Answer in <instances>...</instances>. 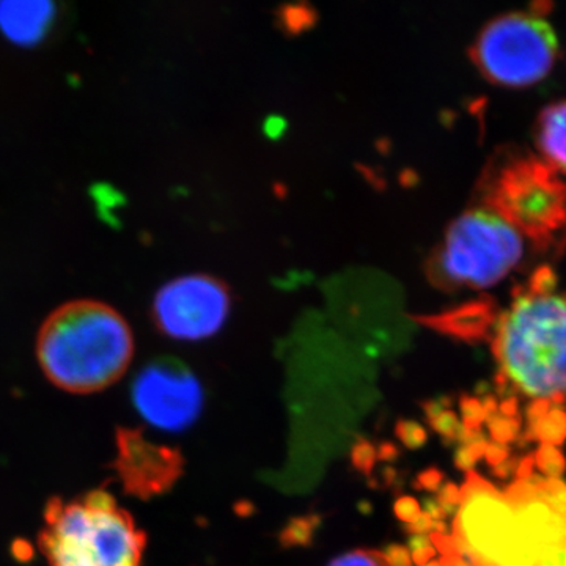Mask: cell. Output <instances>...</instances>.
<instances>
[{
  "instance_id": "obj_23",
  "label": "cell",
  "mask_w": 566,
  "mask_h": 566,
  "mask_svg": "<svg viewBox=\"0 0 566 566\" xmlns=\"http://www.w3.org/2000/svg\"><path fill=\"white\" fill-rule=\"evenodd\" d=\"M551 411V401L547 398H538L532 401L526 409L527 427H535Z\"/></svg>"
},
{
  "instance_id": "obj_10",
  "label": "cell",
  "mask_w": 566,
  "mask_h": 566,
  "mask_svg": "<svg viewBox=\"0 0 566 566\" xmlns=\"http://www.w3.org/2000/svg\"><path fill=\"white\" fill-rule=\"evenodd\" d=\"M114 468L126 494L150 501L172 490L185 469L180 450L156 444L137 428H117L115 431Z\"/></svg>"
},
{
  "instance_id": "obj_3",
  "label": "cell",
  "mask_w": 566,
  "mask_h": 566,
  "mask_svg": "<svg viewBox=\"0 0 566 566\" xmlns=\"http://www.w3.org/2000/svg\"><path fill=\"white\" fill-rule=\"evenodd\" d=\"M39 535L48 566H142L147 535L104 490L52 497Z\"/></svg>"
},
{
  "instance_id": "obj_8",
  "label": "cell",
  "mask_w": 566,
  "mask_h": 566,
  "mask_svg": "<svg viewBox=\"0 0 566 566\" xmlns=\"http://www.w3.org/2000/svg\"><path fill=\"white\" fill-rule=\"evenodd\" d=\"M230 305L229 289L219 279L207 274L181 275L156 293L153 322L175 340H202L221 329Z\"/></svg>"
},
{
  "instance_id": "obj_15",
  "label": "cell",
  "mask_w": 566,
  "mask_h": 566,
  "mask_svg": "<svg viewBox=\"0 0 566 566\" xmlns=\"http://www.w3.org/2000/svg\"><path fill=\"white\" fill-rule=\"evenodd\" d=\"M534 460L538 471L547 479H560L565 474L566 460L557 447L542 444L536 450Z\"/></svg>"
},
{
  "instance_id": "obj_22",
  "label": "cell",
  "mask_w": 566,
  "mask_h": 566,
  "mask_svg": "<svg viewBox=\"0 0 566 566\" xmlns=\"http://www.w3.org/2000/svg\"><path fill=\"white\" fill-rule=\"evenodd\" d=\"M395 512H397L398 517L409 524H415L422 516V509L412 497L400 499L395 505Z\"/></svg>"
},
{
  "instance_id": "obj_5",
  "label": "cell",
  "mask_w": 566,
  "mask_h": 566,
  "mask_svg": "<svg viewBox=\"0 0 566 566\" xmlns=\"http://www.w3.org/2000/svg\"><path fill=\"white\" fill-rule=\"evenodd\" d=\"M527 244L512 223L479 203L450 223L428 274L442 289H488L524 262Z\"/></svg>"
},
{
  "instance_id": "obj_2",
  "label": "cell",
  "mask_w": 566,
  "mask_h": 566,
  "mask_svg": "<svg viewBox=\"0 0 566 566\" xmlns=\"http://www.w3.org/2000/svg\"><path fill=\"white\" fill-rule=\"evenodd\" d=\"M132 327L111 305L74 301L48 316L36 340L41 370L65 392H102L128 370Z\"/></svg>"
},
{
  "instance_id": "obj_21",
  "label": "cell",
  "mask_w": 566,
  "mask_h": 566,
  "mask_svg": "<svg viewBox=\"0 0 566 566\" xmlns=\"http://www.w3.org/2000/svg\"><path fill=\"white\" fill-rule=\"evenodd\" d=\"M376 457L375 447L368 444V442H359L353 450V461L354 465H356L359 471L370 472L371 468H374Z\"/></svg>"
},
{
  "instance_id": "obj_6",
  "label": "cell",
  "mask_w": 566,
  "mask_h": 566,
  "mask_svg": "<svg viewBox=\"0 0 566 566\" xmlns=\"http://www.w3.org/2000/svg\"><path fill=\"white\" fill-rule=\"evenodd\" d=\"M453 545L472 566H538L542 549L528 538L501 491L475 472L461 488Z\"/></svg>"
},
{
  "instance_id": "obj_14",
  "label": "cell",
  "mask_w": 566,
  "mask_h": 566,
  "mask_svg": "<svg viewBox=\"0 0 566 566\" xmlns=\"http://www.w3.org/2000/svg\"><path fill=\"white\" fill-rule=\"evenodd\" d=\"M485 422L488 428H490L493 441L506 446L510 442L516 441L523 419H521V416L505 417L497 411L494 415L488 416Z\"/></svg>"
},
{
  "instance_id": "obj_12",
  "label": "cell",
  "mask_w": 566,
  "mask_h": 566,
  "mask_svg": "<svg viewBox=\"0 0 566 566\" xmlns=\"http://www.w3.org/2000/svg\"><path fill=\"white\" fill-rule=\"evenodd\" d=\"M535 142L545 161L566 172V99L547 104L535 123Z\"/></svg>"
},
{
  "instance_id": "obj_7",
  "label": "cell",
  "mask_w": 566,
  "mask_h": 566,
  "mask_svg": "<svg viewBox=\"0 0 566 566\" xmlns=\"http://www.w3.org/2000/svg\"><path fill=\"white\" fill-rule=\"evenodd\" d=\"M558 40L542 10L499 14L479 32L472 61L495 84L526 87L543 80L556 62Z\"/></svg>"
},
{
  "instance_id": "obj_19",
  "label": "cell",
  "mask_w": 566,
  "mask_h": 566,
  "mask_svg": "<svg viewBox=\"0 0 566 566\" xmlns=\"http://www.w3.org/2000/svg\"><path fill=\"white\" fill-rule=\"evenodd\" d=\"M428 422L447 441H457L458 431L463 424L458 420L455 412L450 411V409H444L436 416L428 417Z\"/></svg>"
},
{
  "instance_id": "obj_4",
  "label": "cell",
  "mask_w": 566,
  "mask_h": 566,
  "mask_svg": "<svg viewBox=\"0 0 566 566\" xmlns=\"http://www.w3.org/2000/svg\"><path fill=\"white\" fill-rule=\"evenodd\" d=\"M480 205L512 223L536 251L566 245V172L531 153L505 151L480 180Z\"/></svg>"
},
{
  "instance_id": "obj_1",
  "label": "cell",
  "mask_w": 566,
  "mask_h": 566,
  "mask_svg": "<svg viewBox=\"0 0 566 566\" xmlns=\"http://www.w3.org/2000/svg\"><path fill=\"white\" fill-rule=\"evenodd\" d=\"M493 324L497 371L516 392L535 400L566 395V293L551 270L536 271Z\"/></svg>"
},
{
  "instance_id": "obj_17",
  "label": "cell",
  "mask_w": 566,
  "mask_h": 566,
  "mask_svg": "<svg viewBox=\"0 0 566 566\" xmlns=\"http://www.w3.org/2000/svg\"><path fill=\"white\" fill-rule=\"evenodd\" d=\"M461 415H463V423L469 430H480L482 423L486 420L485 409L479 398L471 395H461L460 398Z\"/></svg>"
},
{
  "instance_id": "obj_30",
  "label": "cell",
  "mask_w": 566,
  "mask_h": 566,
  "mask_svg": "<svg viewBox=\"0 0 566 566\" xmlns=\"http://www.w3.org/2000/svg\"><path fill=\"white\" fill-rule=\"evenodd\" d=\"M480 401H482L483 409H485L486 417L494 415V412L499 411L497 400H495L494 395L488 394Z\"/></svg>"
},
{
  "instance_id": "obj_20",
  "label": "cell",
  "mask_w": 566,
  "mask_h": 566,
  "mask_svg": "<svg viewBox=\"0 0 566 566\" xmlns=\"http://www.w3.org/2000/svg\"><path fill=\"white\" fill-rule=\"evenodd\" d=\"M397 434L409 449H419L427 442V431L419 423L408 422V420L398 423Z\"/></svg>"
},
{
  "instance_id": "obj_24",
  "label": "cell",
  "mask_w": 566,
  "mask_h": 566,
  "mask_svg": "<svg viewBox=\"0 0 566 566\" xmlns=\"http://www.w3.org/2000/svg\"><path fill=\"white\" fill-rule=\"evenodd\" d=\"M486 463L497 468L499 464L504 463V461L510 458V449L509 446L499 444V442H488L486 452H485Z\"/></svg>"
},
{
  "instance_id": "obj_28",
  "label": "cell",
  "mask_w": 566,
  "mask_h": 566,
  "mask_svg": "<svg viewBox=\"0 0 566 566\" xmlns=\"http://www.w3.org/2000/svg\"><path fill=\"white\" fill-rule=\"evenodd\" d=\"M535 460L534 457H524L523 460H520L516 469L517 480L524 482L528 476L534 475Z\"/></svg>"
},
{
  "instance_id": "obj_29",
  "label": "cell",
  "mask_w": 566,
  "mask_h": 566,
  "mask_svg": "<svg viewBox=\"0 0 566 566\" xmlns=\"http://www.w3.org/2000/svg\"><path fill=\"white\" fill-rule=\"evenodd\" d=\"M517 408H520V401H517V398L510 397L502 400L501 406H499V412L505 417H516L520 416L517 415Z\"/></svg>"
},
{
  "instance_id": "obj_27",
  "label": "cell",
  "mask_w": 566,
  "mask_h": 566,
  "mask_svg": "<svg viewBox=\"0 0 566 566\" xmlns=\"http://www.w3.org/2000/svg\"><path fill=\"white\" fill-rule=\"evenodd\" d=\"M517 463H520V461H517L516 458L510 457L504 463L493 469V474L497 476V479H510V476L516 475Z\"/></svg>"
},
{
  "instance_id": "obj_16",
  "label": "cell",
  "mask_w": 566,
  "mask_h": 566,
  "mask_svg": "<svg viewBox=\"0 0 566 566\" xmlns=\"http://www.w3.org/2000/svg\"><path fill=\"white\" fill-rule=\"evenodd\" d=\"M314 532L315 517H300V520H293L282 532L281 539L285 546H303L311 542Z\"/></svg>"
},
{
  "instance_id": "obj_13",
  "label": "cell",
  "mask_w": 566,
  "mask_h": 566,
  "mask_svg": "<svg viewBox=\"0 0 566 566\" xmlns=\"http://www.w3.org/2000/svg\"><path fill=\"white\" fill-rule=\"evenodd\" d=\"M534 441L554 447L564 444L566 441V411L560 408L551 409L535 427H527L520 438V444L526 446Z\"/></svg>"
},
{
  "instance_id": "obj_18",
  "label": "cell",
  "mask_w": 566,
  "mask_h": 566,
  "mask_svg": "<svg viewBox=\"0 0 566 566\" xmlns=\"http://www.w3.org/2000/svg\"><path fill=\"white\" fill-rule=\"evenodd\" d=\"M329 566H390L385 554L376 551H354L345 556L335 558Z\"/></svg>"
},
{
  "instance_id": "obj_25",
  "label": "cell",
  "mask_w": 566,
  "mask_h": 566,
  "mask_svg": "<svg viewBox=\"0 0 566 566\" xmlns=\"http://www.w3.org/2000/svg\"><path fill=\"white\" fill-rule=\"evenodd\" d=\"M442 475L438 469H430V471H424L423 474H420L417 482H419V486L423 488V490L428 491H439L441 490Z\"/></svg>"
},
{
  "instance_id": "obj_26",
  "label": "cell",
  "mask_w": 566,
  "mask_h": 566,
  "mask_svg": "<svg viewBox=\"0 0 566 566\" xmlns=\"http://www.w3.org/2000/svg\"><path fill=\"white\" fill-rule=\"evenodd\" d=\"M475 463L476 460L472 457V453L469 452L468 447H458L455 453V464L458 468L463 469V471L472 472V468H474Z\"/></svg>"
},
{
  "instance_id": "obj_31",
  "label": "cell",
  "mask_w": 566,
  "mask_h": 566,
  "mask_svg": "<svg viewBox=\"0 0 566 566\" xmlns=\"http://www.w3.org/2000/svg\"><path fill=\"white\" fill-rule=\"evenodd\" d=\"M424 566H442V565H441V562H439V560H433V562H430V564L424 565Z\"/></svg>"
},
{
  "instance_id": "obj_11",
  "label": "cell",
  "mask_w": 566,
  "mask_h": 566,
  "mask_svg": "<svg viewBox=\"0 0 566 566\" xmlns=\"http://www.w3.org/2000/svg\"><path fill=\"white\" fill-rule=\"evenodd\" d=\"M55 14L48 0H6L0 2V32L20 46H33L51 31Z\"/></svg>"
},
{
  "instance_id": "obj_9",
  "label": "cell",
  "mask_w": 566,
  "mask_h": 566,
  "mask_svg": "<svg viewBox=\"0 0 566 566\" xmlns=\"http://www.w3.org/2000/svg\"><path fill=\"white\" fill-rule=\"evenodd\" d=\"M132 398L148 423L166 431L191 427L203 406L199 379L172 357L145 365L133 381Z\"/></svg>"
}]
</instances>
